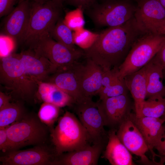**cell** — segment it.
Segmentation results:
<instances>
[{
  "instance_id": "6da1fadb",
  "label": "cell",
  "mask_w": 165,
  "mask_h": 165,
  "mask_svg": "<svg viewBox=\"0 0 165 165\" xmlns=\"http://www.w3.org/2000/svg\"><path fill=\"white\" fill-rule=\"evenodd\" d=\"M143 33L134 17L120 26L108 27L97 34L90 47L83 50L84 57L91 59L103 69L118 68Z\"/></svg>"
},
{
  "instance_id": "7a4b0ae2",
  "label": "cell",
  "mask_w": 165,
  "mask_h": 165,
  "mask_svg": "<svg viewBox=\"0 0 165 165\" xmlns=\"http://www.w3.org/2000/svg\"><path fill=\"white\" fill-rule=\"evenodd\" d=\"M0 83L16 101L30 102L36 97L38 84L26 74L18 55L1 57Z\"/></svg>"
},
{
  "instance_id": "3957f363",
  "label": "cell",
  "mask_w": 165,
  "mask_h": 165,
  "mask_svg": "<svg viewBox=\"0 0 165 165\" xmlns=\"http://www.w3.org/2000/svg\"><path fill=\"white\" fill-rule=\"evenodd\" d=\"M50 136L57 156L82 148L89 142L85 127L73 113L68 111L50 130Z\"/></svg>"
},
{
  "instance_id": "277c9868",
  "label": "cell",
  "mask_w": 165,
  "mask_h": 165,
  "mask_svg": "<svg viewBox=\"0 0 165 165\" xmlns=\"http://www.w3.org/2000/svg\"><path fill=\"white\" fill-rule=\"evenodd\" d=\"M31 2L29 20L21 42L33 50L42 38L49 35L61 17L62 8L56 5L52 0H48L43 3Z\"/></svg>"
},
{
  "instance_id": "5b68a950",
  "label": "cell",
  "mask_w": 165,
  "mask_h": 165,
  "mask_svg": "<svg viewBox=\"0 0 165 165\" xmlns=\"http://www.w3.org/2000/svg\"><path fill=\"white\" fill-rule=\"evenodd\" d=\"M165 43V35L150 32L143 33L137 39L123 63L116 68L118 76H126L138 71L155 56Z\"/></svg>"
},
{
  "instance_id": "8992f818",
  "label": "cell",
  "mask_w": 165,
  "mask_h": 165,
  "mask_svg": "<svg viewBox=\"0 0 165 165\" xmlns=\"http://www.w3.org/2000/svg\"><path fill=\"white\" fill-rule=\"evenodd\" d=\"M49 129L38 116L26 113L6 128L9 151L28 145H44L48 139Z\"/></svg>"
},
{
  "instance_id": "52a82bcc",
  "label": "cell",
  "mask_w": 165,
  "mask_h": 165,
  "mask_svg": "<svg viewBox=\"0 0 165 165\" xmlns=\"http://www.w3.org/2000/svg\"><path fill=\"white\" fill-rule=\"evenodd\" d=\"M130 0L97 2L84 12L98 28L120 26L132 18L136 6Z\"/></svg>"
},
{
  "instance_id": "ba28073f",
  "label": "cell",
  "mask_w": 165,
  "mask_h": 165,
  "mask_svg": "<svg viewBox=\"0 0 165 165\" xmlns=\"http://www.w3.org/2000/svg\"><path fill=\"white\" fill-rule=\"evenodd\" d=\"M33 50L35 56L46 58L58 68L72 65L84 57L83 50L70 49L54 40L49 35L42 38Z\"/></svg>"
},
{
  "instance_id": "9c48e42d",
  "label": "cell",
  "mask_w": 165,
  "mask_h": 165,
  "mask_svg": "<svg viewBox=\"0 0 165 165\" xmlns=\"http://www.w3.org/2000/svg\"><path fill=\"white\" fill-rule=\"evenodd\" d=\"M73 105L75 112L87 132L89 142L104 144L105 125L97 102L89 98Z\"/></svg>"
},
{
  "instance_id": "30bf717a",
  "label": "cell",
  "mask_w": 165,
  "mask_h": 165,
  "mask_svg": "<svg viewBox=\"0 0 165 165\" xmlns=\"http://www.w3.org/2000/svg\"><path fill=\"white\" fill-rule=\"evenodd\" d=\"M57 156L54 148L44 145L5 153L0 161L2 165H52Z\"/></svg>"
},
{
  "instance_id": "8fae6325",
  "label": "cell",
  "mask_w": 165,
  "mask_h": 165,
  "mask_svg": "<svg viewBox=\"0 0 165 165\" xmlns=\"http://www.w3.org/2000/svg\"><path fill=\"white\" fill-rule=\"evenodd\" d=\"M86 59L85 63L76 64L75 72L82 94L85 97L91 98L101 89L103 70L91 59Z\"/></svg>"
},
{
  "instance_id": "7c38bea8",
  "label": "cell",
  "mask_w": 165,
  "mask_h": 165,
  "mask_svg": "<svg viewBox=\"0 0 165 165\" xmlns=\"http://www.w3.org/2000/svg\"><path fill=\"white\" fill-rule=\"evenodd\" d=\"M116 134L129 151L140 157L141 162L146 164L151 163L145 155L149 150L148 147L141 133L129 116L119 125Z\"/></svg>"
},
{
  "instance_id": "4fadbf2b",
  "label": "cell",
  "mask_w": 165,
  "mask_h": 165,
  "mask_svg": "<svg viewBox=\"0 0 165 165\" xmlns=\"http://www.w3.org/2000/svg\"><path fill=\"white\" fill-rule=\"evenodd\" d=\"M127 94L100 100L97 102L105 126H119L128 116L131 107Z\"/></svg>"
},
{
  "instance_id": "5bb4252c",
  "label": "cell",
  "mask_w": 165,
  "mask_h": 165,
  "mask_svg": "<svg viewBox=\"0 0 165 165\" xmlns=\"http://www.w3.org/2000/svg\"><path fill=\"white\" fill-rule=\"evenodd\" d=\"M31 7L30 1L19 2L17 6L6 16L2 28L3 32L6 35L21 42L28 24Z\"/></svg>"
},
{
  "instance_id": "9a60e30c",
  "label": "cell",
  "mask_w": 165,
  "mask_h": 165,
  "mask_svg": "<svg viewBox=\"0 0 165 165\" xmlns=\"http://www.w3.org/2000/svg\"><path fill=\"white\" fill-rule=\"evenodd\" d=\"M18 55L27 75L38 83L46 82L58 68L49 60L35 54L24 52Z\"/></svg>"
},
{
  "instance_id": "2e32d148",
  "label": "cell",
  "mask_w": 165,
  "mask_h": 165,
  "mask_svg": "<svg viewBox=\"0 0 165 165\" xmlns=\"http://www.w3.org/2000/svg\"><path fill=\"white\" fill-rule=\"evenodd\" d=\"M134 18L143 32L165 18V8L158 0H137Z\"/></svg>"
},
{
  "instance_id": "e0dca14e",
  "label": "cell",
  "mask_w": 165,
  "mask_h": 165,
  "mask_svg": "<svg viewBox=\"0 0 165 165\" xmlns=\"http://www.w3.org/2000/svg\"><path fill=\"white\" fill-rule=\"evenodd\" d=\"M104 144H89L84 147L57 156L52 165H96Z\"/></svg>"
},
{
  "instance_id": "ac0fdd59",
  "label": "cell",
  "mask_w": 165,
  "mask_h": 165,
  "mask_svg": "<svg viewBox=\"0 0 165 165\" xmlns=\"http://www.w3.org/2000/svg\"><path fill=\"white\" fill-rule=\"evenodd\" d=\"M77 63L69 67L58 68L46 82L54 84L68 94L73 98L75 104L89 98L85 97L80 91L75 70Z\"/></svg>"
},
{
  "instance_id": "d6986e66",
  "label": "cell",
  "mask_w": 165,
  "mask_h": 165,
  "mask_svg": "<svg viewBox=\"0 0 165 165\" xmlns=\"http://www.w3.org/2000/svg\"><path fill=\"white\" fill-rule=\"evenodd\" d=\"M129 118L138 129L150 150L153 154V149L158 143L163 130L165 121L161 118L137 116L131 113Z\"/></svg>"
},
{
  "instance_id": "ffe728a7",
  "label": "cell",
  "mask_w": 165,
  "mask_h": 165,
  "mask_svg": "<svg viewBox=\"0 0 165 165\" xmlns=\"http://www.w3.org/2000/svg\"><path fill=\"white\" fill-rule=\"evenodd\" d=\"M124 79L134 100L135 114L141 116L146 95V65Z\"/></svg>"
},
{
  "instance_id": "44dd1931",
  "label": "cell",
  "mask_w": 165,
  "mask_h": 165,
  "mask_svg": "<svg viewBox=\"0 0 165 165\" xmlns=\"http://www.w3.org/2000/svg\"><path fill=\"white\" fill-rule=\"evenodd\" d=\"M116 131V129H112L108 132L104 156L112 165H133L131 154L119 139Z\"/></svg>"
},
{
  "instance_id": "7402d4cb",
  "label": "cell",
  "mask_w": 165,
  "mask_h": 165,
  "mask_svg": "<svg viewBox=\"0 0 165 165\" xmlns=\"http://www.w3.org/2000/svg\"><path fill=\"white\" fill-rule=\"evenodd\" d=\"M163 70V68L152 59L146 65V98L165 97Z\"/></svg>"
},
{
  "instance_id": "603a6c76",
  "label": "cell",
  "mask_w": 165,
  "mask_h": 165,
  "mask_svg": "<svg viewBox=\"0 0 165 165\" xmlns=\"http://www.w3.org/2000/svg\"><path fill=\"white\" fill-rule=\"evenodd\" d=\"M128 91L124 79L119 78L116 71L107 79L98 94L101 100L128 94Z\"/></svg>"
},
{
  "instance_id": "cb8c5ba5",
  "label": "cell",
  "mask_w": 165,
  "mask_h": 165,
  "mask_svg": "<svg viewBox=\"0 0 165 165\" xmlns=\"http://www.w3.org/2000/svg\"><path fill=\"white\" fill-rule=\"evenodd\" d=\"M22 102L10 103L0 109V128L6 127L19 120L26 114Z\"/></svg>"
},
{
  "instance_id": "d4e9b609",
  "label": "cell",
  "mask_w": 165,
  "mask_h": 165,
  "mask_svg": "<svg viewBox=\"0 0 165 165\" xmlns=\"http://www.w3.org/2000/svg\"><path fill=\"white\" fill-rule=\"evenodd\" d=\"M49 35L54 40L71 50L77 48L75 46L73 33L61 17L50 33Z\"/></svg>"
},
{
  "instance_id": "484cf974",
  "label": "cell",
  "mask_w": 165,
  "mask_h": 165,
  "mask_svg": "<svg viewBox=\"0 0 165 165\" xmlns=\"http://www.w3.org/2000/svg\"><path fill=\"white\" fill-rule=\"evenodd\" d=\"M164 115L165 97L149 98L145 100L141 116L161 118Z\"/></svg>"
},
{
  "instance_id": "4316f807",
  "label": "cell",
  "mask_w": 165,
  "mask_h": 165,
  "mask_svg": "<svg viewBox=\"0 0 165 165\" xmlns=\"http://www.w3.org/2000/svg\"><path fill=\"white\" fill-rule=\"evenodd\" d=\"M42 101L51 103L59 108L72 105L75 103L70 95L54 84Z\"/></svg>"
},
{
  "instance_id": "83f0119b",
  "label": "cell",
  "mask_w": 165,
  "mask_h": 165,
  "mask_svg": "<svg viewBox=\"0 0 165 165\" xmlns=\"http://www.w3.org/2000/svg\"><path fill=\"white\" fill-rule=\"evenodd\" d=\"M59 107L50 103L44 102L40 107L38 116L50 130L57 119L59 113Z\"/></svg>"
},
{
  "instance_id": "f1b7e54d",
  "label": "cell",
  "mask_w": 165,
  "mask_h": 165,
  "mask_svg": "<svg viewBox=\"0 0 165 165\" xmlns=\"http://www.w3.org/2000/svg\"><path fill=\"white\" fill-rule=\"evenodd\" d=\"M97 34L83 28L73 33L74 41L75 44L83 50H85L92 45Z\"/></svg>"
},
{
  "instance_id": "f546056e",
  "label": "cell",
  "mask_w": 165,
  "mask_h": 165,
  "mask_svg": "<svg viewBox=\"0 0 165 165\" xmlns=\"http://www.w3.org/2000/svg\"><path fill=\"white\" fill-rule=\"evenodd\" d=\"M83 13L81 8H77L66 14L64 21L72 30L75 31L83 28L85 23Z\"/></svg>"
},
{
  "instance_id": "4dcf8cb0",
  "label": "cell",
  "mask_w": 165,
  "mask_h": 165,
  "mask_svg": "<svg viewBox=\"0 0 165 165\" xmlns=\"http://www.w3.org/2000/svg\"><path fill=\"white\" fill-rule=\"evenodd\" d=\"M66 3L76 8H81L83 12L90 8L97 2V0H64Z\"/></svg>"
},
{
  "instance_id": "1f68e13d",
  "label": "cell",
  "mask_w": 165,
  "mask_h": 165,
  "mask_svg": "<svg viewBox=\"0 0 165 165\" xmlns=\"http://www.w3.org/2000/svg\"><path fill=\"white\" fill-rule=\"evenodd\" d=\"M19 0H0V17L7 16L13 9L14 6Z\"/></svg>"
},
{
  "instance_id": "d6a6232c",
  "label": "cell",
  "mask_w": 165,
  "mask_h": 165,
  "mask_svg": "<svg viewBox=\"0 0 165 165\" xmlns=\"http://www.w3.org/2000/svg\"><path fill=\"white\" fill-rule=\"evenodd\" d=\"M6 128H0V150L4 153L10 151L9 143Z\"/></svg>"
},
{
  "instance_id": "836d02e7",
  "label": "cell",
  "mask_w": 165,
  "mask_h": 165,
  "mask_svg": "<svg viewBox=\"0 0 165 165\" xmlns=\"http://www.w3.org/2000/svg\"><path fill=\"white\" fill-rule=\"evenodd\" d=\"M146 32L165 35V18L151 26L147 30Z\"/></svg>"
},
{
  "instance_id": "e575fe53",
  "label": "cell",
  "mask_w": 165,
  "mask_h": 165,
  "mask_svg": "<svg viewBox=\"0 0 165 165\" xmlns=\"http://www.w3.org/2000/svg\"><path fill=\"white\" fill-rule=\"evenodd\" d=\"M156 63L165 68V43L152 59Z\"/></svg>"
},
{
  "instance_id": "d590c367",
  "label": "cell",
  "mask_w": 165,
  "mask_h": 165,
  "mask_svg": "<svg viewBox=\"0 0 165 165\" xmlns=\"http://www.w3.org/2000/svg\"><path fill=\"white\" fill-rule=\"evenodd\" d=\"M155 148L157 150L160 155L165 156V126L163 125L160 140Z\"/></svg>"
},
{
  "instance_id": "8d00e7d4",
  "label": "cell",
  "mask_w": 165,
  "mask_h": 165,
  "mask_svg": "<svg viewBox=\"0 0 165 165\" xmlns=\"http://www.w3.org/2000/svg\"><path fill=\"white\" fill-rule=\"evenodd\" d=\"M12 99L9 95L1 91L0 92V109L6 106L10 103Z\"/></svg>"
},
{
  "instance_id": "74e56055",
  "label": "cell",
  "mask_w": 165,
  "mask_h": 165,
  "mask_svg": "<svg viewBox=\"0 0 165 165\" xmlns=\"http://www.w3.org/2000/svg\"><path fill=\"white\" fill-rule=\"evenodd\" d=\"M52 1L57 6L62 8L63 3L64 0H52Z\"/></svg>"
},
{
  "instance_id": "f35d334b",
  "label": "cell",
  "mask_w": 165,
  "mask_h": 165,
  "mask_svg": "<svg viewBox=\"0 0 165 165\" xmlns=\"http://www.w3.org/2000/svg\"><path fill=\"white\" fill-rule=\"evenodd\" d=\"M24 0H28L39 3H43L47 1L48 0H19L18 2Z\"/></svg>"
},
{
  "instance_id": "ab89813d",
  "label": "cell",
  "mask_w": 165,
  "mask_h": 165,
  "mask_svg": "<svg viewBox=\"0 0 165 165\" xmlns=\"http://www.w3.org/2000/svg\"><path fill=\"white\" fill-rule=\"evenodd\" d=\"M165 8V0H158Z\"/></svg>"
},
{
  "instance_id": "60d3db41",
  "label": "cell",
  "mask_w": 165,
  "mask_h": 165,
  "mask_svg": "<svg viewBox=\"0 0 165 165\" xmlns=\"http://www.w3.org/2000/svg\"><path fill=\"white\" fill-rule=\"evenodd\" d=\"M98 0H97V1ZM99 1V2H105V1H113V0H98ZM132 0V1H136L137 0Z\"/></svg>"
},
{
  "instance_id": "b9f144b4",
  "label": "cell",
  "mask_w": 165,
  "mask_h": 165,
  "mask_svg": "<svg viewBox=\"0 0 165 165\" xmlns=\"http://www.w3.org/2000/svg\"><path fill=\"white\" fill-rule=\"evenodd\" d=\"M163 73L164 80L165 81V68L163 69Z\"/></svg>"
},
{
  "instance_id": "7bdbcfd3",
  "label": "cell",
  "mask_w": 165,
  "mask_h": 165,
  "mask_svg": "<svg viewBox=\"0 0 165 165\" xmlns=\"http://www.w3.org/2000/svg\"><path fill=\"white\" fill-rule=\"evenodd\" d=\"M161 118L163 120H164L165 122V115L163 116Z\"/></svg>"
}]
</instances>
